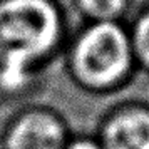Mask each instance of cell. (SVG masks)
<instances>
[{
  "label": "cell",
  "instance_id": "1",
  "mask_svg": "<svg viewBox=\"0 0 149 149\" xmlns=\"http://www.w3.org/2000/svg\"><path fill=\"white\" fill-rule=\"evenodd\" d=\"M70 30L62 0H0V72L47 74Z\"/></svg>",
  "mask_w": 149,
  "mask_h": 149
},
{
  "label": "cell",
  "instance_id": "2",
  "mask_svg": "<svg viewBox=\"0 0 149 149\" xmlns=\"http://www.w3.org/2000/svg\"><path fill=\"white\" fill-rule=\"evenodd\" d=\"M61 62L70 84L92 97L119 94L139 72L126 22H81Z\"/></svg>",
  "mask_w": 149,
  "mask_h": 149
},
{
  "label": "cell",
  "instance_id": "3",
  "mask_svg": "<svg viewBox=\"0 0 149 149\" xmlns=\"http://www.w3.org/2000/svg\"><path fill=\"white\" fill-rule=\"evenodd\" d=\"M67 117L42 102H27L10 112L0 129V149H64L72 137Z\"/></svg>",
  "mask_w": 149,
  "mask_h": 149
},
{
  "label": "cell",
  "instance_id": "4",
  "mask_svg": "<svg viewBox=\"0 0 149 149\" xmlns=\"http://www.w3.org/2000/svg\"><path fill=\"white\" fill-rule=\"evenodd\" d=\"M94 136L102 149H149V102H114L99 117Z\"/></svg>",
  "mask_w": 149,
  "mask_h": 149
},
{
  "label": "cell",
  "instance_id": "5",
  "mask_svg": "<svg viewBox=\"0 0 149 149\" xmlns=\"http://www.w3.org/2000/svg\"><path fill=\"white\" fill-rule=\"evenodd\" d=\"M81 22H126L136 0H67Z\"/></svg>",
  "mask_w": 149,
  "mask_h": 149
},
{
  "label": "cell",
  "instance_id": "6",
  "mask_svg": "<svg viewBox=\"0 0 149 149\" xmlns=\"http://www.w3.org/2000/svg\"><path fill=\"white\" fill-rule=\"evenodd\" d=\"M137 70L149 75V0L134 8L126 20Z\"/></svg>",
  "mask_w": 149,
  "mask_h": 149
},
{
  "label": "cell",
  "instance_id": "7",
  "mask_svg": "<svg viewBox=\"0 0 149 149\" xmlns=\"http://www.w3.org/2000/svg\"><path fill=\"white\" fill-rule=\"evenodd\" d=\"M64 149H102L94 134H72Z\"/></svg>",
  "mask_w": 149,
  "mask_h": 149
}]
</instances>
